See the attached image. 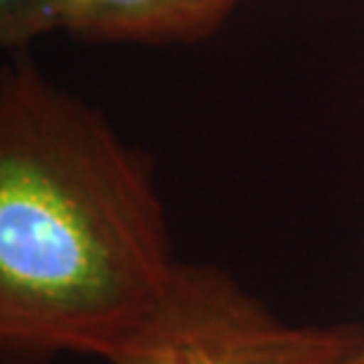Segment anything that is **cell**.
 <instances>
[{
  "label": "cell",
  "mask_w": 364,
  "mask_h": 364,
  "mask_svg": "<svg viewBox=\"0 0 364 364\" xmlns=\"http://www.w3.org/2000/svg\"><path fill=\"white\" fill-rule=\"evenodd\" d=\"M244 0H62L57 31L90 46H196Z\"/></svg>",
  "instance_id": "3"
},
{
  "label": "cell",
  "mask_w": 364,
  "mask_h": 364,
  "mask_svg": "<svg viewBox=\"0 0 364 364\" xmlns=\"http://www.w3.org/2000/svg\"><path fill=\"white\" fill-rule=\"evenodd\" d=\"M350 364H364V353L360 355V358H358V360H353Z\"/></svg>",
  "instance_id": "5"
},
{
  "label": "cell",
  "mask_w": 364,
  "mask_h": 364,
  "mask_svg": "<svg viewBox=\"0 0 364 364\" xmlns=\"http://www.w3.org/2000/svg\"><path fill=\"white\" fill-rule=\"evenodd\" d=\"M62 0H0V48L7 55L28 53L36 41L57 31Z\"/></svg>",
  "instance_id": "4"
},
{
  "label": "cell",
  "mask_w": 364,
  "mask_h": 364,
  "mask_svg": "<svg viewBox=\"0 0 364 364\" xmlns=\"http://www.w3.org/2000/svg\"><path fill=\"white\" fill-rule=\"evenodd\" d=\"M28 55L0 71V360H107L178 265L156 164Z\"/></svg>",
  "instance_id": "1"
},
{
  "label": "cell",
  "mask_w": 364,
  "mask_h": 364,
  "mask_svg": "<svg viewBox=\"0 0 364 364\" xmlns=\"http://www.w3.org/2000/svg\"><path fill=\"white\" fill-rule=\"evenodd\" d=\"M364 322H287L230 270L178 260L154 312L109 364H350Z\"/></svg>",
  "instance_id": "2"
}]
</instances>
